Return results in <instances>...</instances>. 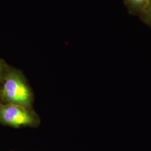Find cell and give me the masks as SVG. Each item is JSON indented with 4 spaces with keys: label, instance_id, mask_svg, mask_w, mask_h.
Listing matches in <instances>:
<instances>
[{
    "label": "cell",
    "instance_id": "cell-1",
    "mask_svg": "<svg viewBox=\"0 0 151 151\" xmlns=\"http://www.w3.org/2000/svg\"><path fill=\"white\" fill-rule=\"evenodd\" d=\"M2 103L33 109L34 95L22 71L9 66L0 86Z\"/></svg>",
    "mask_w": 151,
    "mask_h": 151
},
{
    "label": "cell",
    "instance_id": "cell-2",
    "mask_svg": "<svg viewBox=\"0 0 151 151\" xmlns=\"http://www.w3.org/2000/svg\"><path fill=\"white\" fill-rule=\"evenodd\" d=\"M39 116L34 110L0 102V124L14 128L37 127Z\"/></svg>",
    "mask_w": 151,
    "mask_h": 151
},
{
    "label": "cell",
    "instance_id": "cell-3",
    "mask_svg": "<svg viewBox=\"0 0 151 151\" xmlns=\"http://www.w3.org/2000/svg\"><path fill=\"white\" fill-rule=\"evenodd\" d=\"M127 9L134 15L140 16L146 9L150 0H123Z\"/></svg>",
    "mask_w": 151,
    "mask_h": 151
},
{
    "label": "cell",
    "instance_id": "cell-4",
    "mask_svg": "<svg viewBox=\"0 0 151 151\" xmlns=\"http://www.w3.org/2000/svg\"><path fill=\"white\" fill-rule=\"evenodd\" d=\"M142 20L151 27V0H150L146 9L140 16Z\"/></svg>",
    "mask_w": 151,
    "mask_h": 151
},
{
    "label": "cell",
    "instance_id": "cell-5",
    "mask_svg": "<svg viewBox=\"0 0 151 151\" xmlns=\"http://www.w3.org/2000/svg\"><path fill=\"white\" fill-rule=\"evenodd\" d=\"M9 65L5 62L0 58V86L2 83L4 76Z\"/></svg>",
    "mask_w": 151,
    "mask_h": 151
},
{
    "label": "cell",
    "instance_id": "cell-6",
    "mask_svg": "<svg viewBox=\"0 0 151 151\" xmlns=\"http://www.w3.org/2000/svg\"><path fill=\"white\" fill-rule=\"evenodd\" d=\"M0 96H1V90H0ZM0 102H1V101H0Z\"/></svg>",
    "mask_w": 151,
    "mask_h": 151
}]
</instances>
